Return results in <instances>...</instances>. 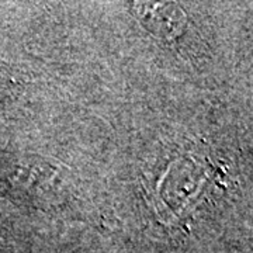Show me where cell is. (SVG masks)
<instances>
[{
    "mask_svg": "<svg viewBox=\"0 0 253 253\" xmlns=\"http://www.w3.org/2000/svg\"><path fill=\"white\" fill-rule=\"evenodd\" d=\"M136 13L146 27L154 31L156 36L172 37L181 33L186 23L183 10L174 4H136Z\"/></svg>",
    "mask_w": 253,
    "mask_h": 253,
    "instance_id": "1",
    "label": "cell"
}]
</instances>
